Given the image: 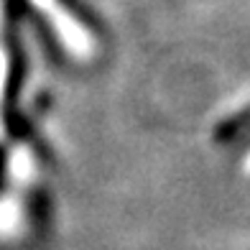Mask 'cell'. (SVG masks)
Here are the masks:
<instances>
[{
	"mask_svg": "<svg viewBox=\"0 0 250 250\" xmlns=\"http://www.w3.org/2000/svg\"><path fill=\"white\" fill-rule=\"evenodd\" d=\"M0 26H3V5H0ZM5 82H8V54L3 49V43H0V107H3ZM0 133H3V120H0Z\"/></svg>",
	"mask_w": 250,
	"mask_h": 250,
	"instance_id": "cell-3",
	"label": "cell"
},
{
	"mask_svg": "<svg viewBox=\"0 0 250 250\" xmlns=\"http://www.w3.org/2000/svg\"><path fill=\"white\" fill-rule=\"evenodd\" d=\"M245 174L250 176V156H248V161H245Z\"/></svg>",
	"mask_w": 250,
	"mask_h": 250,
	"instance_id": "cell-4",
	"label": "cell"
},
{
	"mask_svg": "<svg viewBox=\"0 0 250 250\" xmlns=\"http://www.w3.org/2000/svg\"><path fill=\"white\" fill-rule=\"evenodd\" d=\"M36 10L51 23L54 33L62 39V43L69 49L79 59H87V56L95 54V39L89 36V31L79 23V21L66 10L59 0H31Z\"/></svg>",
	"mask_w": 250,
	"mask_h": 250,
	"instance_id": "cell-1",
	"label": "cell"
},
{
	"mask_svg": "<svg viewBox=\"0 0 250 250\" xmlns=\"http://www.w3.org/2000/svg\"><path fill=\"white\" fill-rule=\"evenodd\" d=\"M10 174H13L18 181H28L33 174V156L28 148L18 146V148L10 153Z\"/></svg>",
	"mask_w": 250,
	"mask_h": 250,
	"instance_id": "cell-2",
	"label": "cell"
}]
</instances>
